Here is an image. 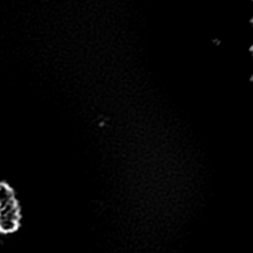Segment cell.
<instances>
[{
    "label": "cell",
    "mask_w": 253,
    "mask_h": 253,
    "mask_svg": "<svg viewBox=\"0 0 253 253\" xmlns=\"http://www.w3.org/2000/svg\"><path fill=\"white\" fill-rule=\"evenodd\" d=\"M21 211L14 190L6 183H0V232L12 234L20 226Z\"/></svg>",
    "instance_id": "obj_1"
}]
</instances>
